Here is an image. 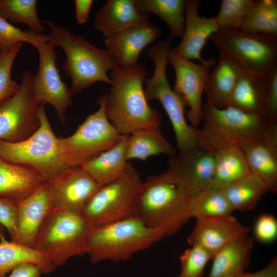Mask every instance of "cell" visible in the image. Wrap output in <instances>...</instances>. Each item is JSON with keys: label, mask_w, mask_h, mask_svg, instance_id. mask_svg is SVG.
I'll return each instance as SVG.
<instances>
[{"label": "cell", "mask_w": 277, "mask_h": 277, "mask_svg": "<svg viewBox=\"0 0 277 277\" xmlns=\"http://www.w3.org/2000/svg\"><path fill=\"white\" fill-rule=\"evenodd\" d=\"M253 243V239L248 234L223 246L212 258L208 277H232L245 271L250 262Z\"/></svg>", "instance_id": "24"}, {"label": "cell", "mask_w": 277, "mask_h": 277, "mask_svg": "<svg viewBox=\"0 0 277 277\" xmlns=\"http://www.w3.org/2000/svg\"><path fill=\"white\" fill-rule=\"evenodd\" d=\"M16 230L12 241L34 248L38 233L54 208L48 182L16 202Z\"/></svg>", "instance_id": "16"}, {"label": "cell", "mask_w": 277, "mask_h": 277, "mask_svg": "<svg viewBox=\"0 0 277 277\" xmlns=\"http://www.w3.org/2000/svg\"><path fill=\"white\" fill-rule=\"evenodd\" d=\"M33 75L30 71L24 72L17 92L0 103V141H22L39 127V105L33 92Z\"/></svg>", "instance_id": "12"}, {"label": "cell", "mask_w": 277, "mask_h": 277, "mask_svg": "<svg viewBox=\"0 0 277 277\" xmlns=\"http://www.w3.org/2000/svg\"><path fill=\"white\" fill-rule=\"evenodd\" d=\"M26 263L36 265L42 273L48 274L56 267L41 252L3 236L0 241V277H6L17 266Z\"/></svg>", "instance_id": "29"}, {"label": "cell", "mask_w": 277, "mask_h": 277, "mask_svg": "<svg viewBox=\"0 0 277 277\" xmlns=\"http://www.w3.org/2000/svg\"><path fill=\"white\" fill-rule=\"evenodd\" d=\"M171 46L169 38L147 48V53L153 62L154 69L152 76L144 80V90L148 101L156 100L162 104L172 126L179 153H182L198 146L199 129L188 123L185 103L171 88L167 78Z\"/></svg>", "instance_id": "6"}, {"label": "cell", "mask_w": 277, "mask_h": 277, "mask_svg": "<svg viewBox=\"0 0 277 277\" xmlns=\"http://www.w3.org/2000/svg\"><path fill=\"white\" fill-rule=\"evenodd\" d=\"M55 46L50 41L37 48L39 54L37 73L33 75L32 89L39 105L48 104L55 109L58 119L65 122L67 109L72 105L70 88L64 83L56 66Z\"/></svg>", "instance_id": "14"}, {"label": "cell", "mask_w": 277, "mask_h": 277, "mask_svg": "<svg viewBox=\"0 0 277 277\" xmlns=\"http://www.w3.org/2000/svg\"><path fill=\"white\" fill-rule=\"evenodd\" d=\"M232 277H277V258L274 256L266 266L259 271H244Z\"/></svg>", "instance_id": "44"}, {"label": "cell", "mask_w": 277, "mask_h": 277, "mask_svg": "<svg viewBox=\"0 0 277 277\" xmlns=\"http://www.w3.org/2000/svg\"><path fill=\"white\" fill-rule=\"evenodd\" d=\"M129 134L122 135L113 146L83 165L100 185L107 184L120 176L128 163L127 149Z\"/></svg>", "instance_id": "27"}, {"label": "cell", "mask_w": 277, "mask_h": 277, "mask_svg": "<svg viewBox=\"0 0 277 277\" xmlns=\"http://www.w3.org/2000/svg\"><path fill=\"white\" fill-rule=\"evenodd\" d=\"M186 0H135L142 13H154L160 17L170 28V38L183 36L185 29Z\"/></svg>", "instance_id": "32"}, {"label": "cell", "mask_w": 277, "mask_h": 277, "mask_svg": "<svg viewBox=\"0 0 277 277\" xmlns=\"http://www.w3.org/2000/svg\"><path fill=\"white\" fill-rule=\"evenodd\" d=\"M161 34V28L148 19L110 37L104 44L120 67L134 65L142 51Z\"/></svg>", "instance_id": "19"}, {"label": "cell", "mask_w": 277, "mask_h": 277, "mask_svg": "<svg viewBox=\"0 0 277 277\" xmlns=\"http://www.w3.org/2000/svg\"><path fill=\"white\" fill-rule=\"evenodd\" d=\"M192 217L231 214L234 210L222 189L208 186L191 200Z\"/></svg>", "instance_id": "34"}, {"label": "cell", "mask_w": 277, "mask_h": 277, "mask_svg": "<svg viewBox=\"0 0 277 277\" xmlns=\"http://www.w3.org/2000/svg\"><path fill=\"white\" fill-rule=\"evenodd\" d=\"M148 17L137 10L135 0H108L96 12L93 26L107 38Z\"/></svg>", "instance_id": "22"}, {"label": "cell", "mask_w": 277, "mask_h": 277, "mask_svg": "<svg viewBox=\"0 0 277 277\" xmlns=\"http://www.w3.org/2000/svg\"><path fill=\"white\" fill-rule=\"evenodd\" d=\"M202 122V127L199 129L198 147L213 155L220 150L241 148L264 138L271 127L276 125L235 107L220 108L207 102L203 104Z\"/></svg>", "instance_id": "3"}, {"label": "cell", "mask_w": 277, "mask_h": 277, "mask_svg": "<svg viewBox=\"0 0 277 277\" xmlns=\"http://www.w3.org/2000/svg\"><path fill=\"white\" fill-rule=\"evenodd\" d=\"M255 238L263 243H270L277 238V221L270 214H262L256 219L253 227Z\"/></svg>", "instance_id": "41"}, {"label": "cell", "mask_w": 277, "mask_h": 277, "mask_svg": "<svg viewBox=\"0 0 277 277\" xmlns=\"http://www.w3.org/2000/svg\"><path fill=\"white\" fill-rule=\"evenodd\" d=\"M22 45V43H19L0 53V103L13 95L20 88V84L12 79L11 70Z\"/></svg>", "instance_id": "38"}, {"label": "cell", "mask_w": 277, "mask_h": 277, "mask_svg": "<svg viewBox=\"0 0 277 277\" xmlns=\"http://www.w3.org/2000/svg\"><path fill=\"white\" fill-rule=\"evenodd\" d=\"M253 0H222L215 16L220 29L241 30L254 5Z\"/></svg>", "instance_id": "36"}, {"label": "cell", "mask_w": 277, "mask_h": 277, "mask_svg": "<svg viewBox=\"0 0 277 277\" xmlns=\"http://www.w3.org/2000/svg\"><path fill=\"white\" fill-rule=\"evenodd\" d=\"M165 236L160 230L134 216L91 227L85 253L91 261H125L150 248Z\"/></svg>", "instance_id": "5"}, {"label": "cell", "mask_w": 277, "mask_h": 277, "mask_svg": "<svg viewBox=\"0 0 277 277\" xmlns=\"http://www.w3.org/2000/svg\"><path fill=\"white\" fill-rule=\"evenodd\" d=\"M146 74L141 63L111 70L109 73L111 87L98 98L103 103L108 119L121 135L162 125L160 113L149 105L145 93Z\"/></svg>", "instance_id": "1"}, {"label": "cell", "mask_w": 277, "mask_h": 277, "mask_svg": "<svg viewBox=\"0 0 277 277\" xmlns=\"http://www.w3.org/2000/svg\"><path fill=\"white\" fill-rule=\"evenodd\" d=\"M49 28L50 41L65 51L66 59L63 68L71 80L69 88L73 95L96 82L112 84L108 72L120 67L107 49L98 48L81 35L70 32L66 27L44 21Z\"/></svg>", "instance_id": "4"}, {"label": "cell", "mask_w": 277, "mask_h": 277, "mask_svg": "<svg viewBox=\"0 0 277 277\" xmlns=\"http://www.w3.org/2000/svg\"><path fill=\"white\" fill-rule=\"evenodd\" d=\"M35 0H0V14L12 24H24L30 30L41 33L45 29L36 11Z\"/></svg>", "instance_id": "35"}, {"label": "cell", "mask_w": 277, "mask_h": 277, "mask_svg": "<svg viewBox=\"0 0 277 277\" xmlns=\"http://www.w3.org/2000/svg\"><path fill=\"white\" fill-rule=\"evenodd\" d=\"M192 197L168 168L143 182L135 216L165 236L172 235L192 217Z\"/></svg>", "instance_id": "2"}, {"label": "cell", "mask_w": 277, "mask_h": 277, "mask_svg": "<svg viewBox=\"0 0 277 277\" xmlns=\"http://www.w3.org/2000/svg\"><path fill=\"white\" fill-rule=\"evenodd\" d=\"M264 117L269 124H277V67L267 73Z\"/></svg>", "instance_id": "40"}, {"label": "cell", "mask_w": 277, "mask_h": 277, "mask_svg": "<svg viewBox=\"0 0 277 277\" xmlns=\"http://www.w3.org/2000/svg\"><path fill=\"white\" fill-rule=\"evenodd\" d=\"M222 189L233 210L241 211L254 209L269 192L264 182L251 172Z\"/></svg>", "instance_id": "30"}, {"label": "cell", "mask_w": 277, "mask_h": 277, "mask_svg": "<svg viewBox=\"0 0 277 277\" xmlns=\"http://www.w3.org/2000/svg\"><path fill=\"white\" fill-rule=\"evenodd\" d=\"M195 219V224L187 242L191 246L202 247L212 257L225 245L248 234L251 230L231 214Z\"/></svg>", "instance_id": "17"}, {"label": "cell", "mask_w": 277, "mask_h": 277, "mask_svg": "<svg viewBox=\"0 0 277 277\" xmlns=\"http://www.w3.org/2000/svg\"><path fill=\"white\" fill-rule=\"evenodd\" d=\"M243 70L231 56L220 52L218 62L210 72L206 83L207 102L220 108L229 106L231 94Z\"/></svg>", "instance_id": "23"}, {"label": "cell", "mask_w": 277, "mask_h": 277, "mask_svg": "<svg viewBox=\"0 0 277 277\" xmlns=\"http://www.w3.org/2000/svg\"><path fill=\"white\" fill-rule=\"evenodd\" d=\"M91 229L81 213L54 208L38 233L34 248L56 268L85 253Z\"/></svg>", "instance_id": "8"}, {"label": "cell", "mask_w": 277, "mask_h": 277, "mask_svg": "<svg viewBox=\"0 0 277 277\" xmlns=\"http://www.w3.org/2000/svg\"><path fill=\"white\" fill-rule=\"evenodd\" d=\"M48 183L54 208L79 213L102 186L81 166L70 167Z\"/></svg>", "instance_id": "15"}, {"label": "cell", "mask_w": 277, "mask_h": 277, "mask_svg": "<svg viewBox=\"0 0 277 277\" xmlns=\"http://www.w3.org/2000/svg\"><path fill=\"white\" fill-rule=\"evenodd\" d=\"M199 0L186 1L185 8V29L182 40L176 47L171 49L175 55L192 61H205L202 51L207 41L219 29L215 17H201L198 9Z\"/></svg>", "instance_id": "20"}, {"label": "cell", "mask_w": 277, "mask_h": 277, "mask_svg": "<svg viewBox=\"0 0 277 277\" xmlns=\"http://www.w3.org/2000/svg\"><path fill=\"white\" fill-rule=\"evenodd\" d=\"M209 39L245 70L266 73L277 67V37L219 29Z\"/></svg>", "instance_id": "11"}, {"label": "cell", "mask_w": 277, "mask_h": 277, "mask_svg": "<svg viewBox=\"0 0 277 277\" xmlns=\"http://www.w3.org/2000/svg\"><path fill=\"white\" fill-rule=\"evenodd\" d=\"M42 273L41 269L36 265L26 263L14 268L8 277H41Z\"/></svg>", "instance_id": "43"}, {"label": "cell", "mask_w": 277, "mask_h": 277, "mask_svg": "<svg viewBox=\"0 0 277 277\" xmlns=\"http://www.w3.org/2000/svg\"><path fill=\"white\" fill-rule=\"evenodd\" d=\"M89 115L71 135L58 137L61 153L69 167L82 166L120 140V134L108 119L103 102Z\"/></svg>", "instance_id": "10"}, {"label": "cell", "mask_w": 277, "mask_h": 277, "mask_svg": "<svg viewBox=\"0 0 277 277\" xmlns=\"http://www.w3.org/2000/svg\"><path fill=\"white\" fill-rule=\"evenodd\" d=\"M250 171L259 177L269 192H277V125L262 138L241 147Z\"/></svg>", "instance_id": "21"}, {"label": "cell", "mask_w": 277, "mask_h": 277, "mask_svg": "<svg viewBox=\"0 0 277 277\" xmlns=\"http://www.w3.org/2000/svg\"><path fill=\"white\" fill-rule=\"evenodd\" d=\"M143 182L136 169L128 163L120 176L100 187L81 214L91 227L135 216Z\"/></svg>", "instance_id": "9"}, {"label": "cell", "mask_w": 277, "mask_h": 277, "mask_svg": "<svg viewBox=\"0 0 277 277\" xmlns=\"http://www.w3.org/2000/svg\"><path fill=\"white\" fill-rule=\"evenodd\" d=\"M93 1L75 0V17L78 24L86 23L88 19Z\"/></svg>", "instance_id": "45"}, {"label": "cell", "mask_w": 277, "mask_h": 277, "mask_svg": "<svg viewBox=\"0 0 277 277\" xmlns=\"http://www.w3.org/2000/svg\"><path fill=\"white\" fill-rule=\"evenodd\" d=\"M50 39L49 34L37 33L30 30L23 31L0 14V46L3 50L23 42L31 44L37 49L49 42Z\"/></svg>", "instance_id": "37"}, {"label": "cell", "mask_w": 277, "mask_h": 277, "mask_svg": "<svg viewBox=\"0 0 277 277\" xmlns=\"http://www.w3.org/2000/svg\"><path fill=\"white\" fill-rule=\"evenodd\" d=\"M241 31L277 37V1H255Z\"/></svg>", "instance_id": "33"}, {"label": "cell", "mask_w": 277, "mask_h": 277, "mask_svg": "<svg viewBox=\"0 0 277 277\" xmlns=\"http://www.w3.org/2000/svg\"><path fill=\"white\" fill-rule=\"evenodd\" d=\"M4 50H3V49L2 48L1 46H0V53H1V52H2L3 51H4Z\"/></svg>", "instance_id": "46"}, {"label": "cell", "mask_w": 277, "mask_h": 277, "mask_svg": "<svg viewBox=\"0 0 277 277\" xmlns=\"http://www.w3.org/2000/svg\"><path fill=\"white\" fill-rule=\"evenodd\" d=\"M38 115L39 127L27 139L17 143L0 141V157L33 170L48 182L70 167L62 159L59 138L51 128L44 105L39 106Z\"/></svg>", "instance_id": "7"}, {"label": "cell", "mask_w": 277, "mask_h": 277, "mask_svg": "<svg viewBox=\"0 0 277 277\" xmlns=\"http://www.w3.org/2000/svg\"><path fill=\"white\" fill-rule=\"evenodd\" d=\"M165 154L175 155L174 146L163 134L160 127L140 129L129 134L127 159L145 161L150 156Z\"/></svg>", "instance_id": "28"}, {"label": "cell", "mask_w": 277, "mask_h": 277, "mask_svg": "<svg viewBox=\"0 0 277 277\" xmlns=\"http://www.w3.org/2000/svg\"><path fill=\"white\" fill-rule=\"evenodd\" d=\"M214 174L209 186L223 189L250 172L240 147H233L220 150L214 154Z\"/></svg>", "instance_id": "31"}, {"label": "cell", "mask_w": 277, "mask_h": 277, "mask_svg": "<svg viewBox=\"0 0 277 277\" xmlns=\"http://www.w3.org/2000/svg\"><path fill=\"white\" fill-rule=\"evenodd\" d=\"M267 73L244 69L232 91L229 106L264 118Z\"/></svg>", "instance_id": "25"}, {"label": "cell", "mask_w": 277, "mask_h": 277, "mask_svg": "<svg viewBox=\"0 0 277 277\" xmlns=\"http://www.w3.org/2000/svg\"><path fill=\"white\" fill-rule=\"evenodd\" d=\"M169 62L173 67L175 75L173 90L189 107L187 118L191 125L196 127L202 121V96L211 68L215 64L216 59L211 57L195 63L170 51Z\"/></svg>", "instance_id": "13"}, {"label": "cell", "mask_w": 277, "mask_h": 277, "mask_svg": "<svg viewBox=\"0 0 277 277\" xmlns=\"http://www.w3.org/2000/svg\"><path fill=\"white\" fill-rule=\"evenodd\" d=\"M16 222V202L0 197V224L8 231L11 241L15 235Z\"/></svg>", "instance_id": "42"}, {"label": "cell", "mask_w": 277, "mask_h": 277, "mask_svg": "<svg viewBox=\"0 0 277 277\" xmlns=\"http://www.w3.org/2000/svg\"><path fill=\"white\" fill-rule=\"evenodd\" d=\"M212 255L201 247L193 245L180 256L181 271L177 277H203Z\"/></svg>", "instance_id": "39"}, {"label": "cell", "mask_w": 277, "mask_h": 277, "mask_svg": "<svg viewBox=\"0 0 277 277\" xmlns=\"http://www.w3.org/2000/svg\"><path fill=\"white\" fill-rule=\"evenodd\" d=\"M45 182L33 170L14 164L0 157V197L18 202Z\"/></svg>", "instance_id": "26"}, {"label": "cell", "mask_w": 277, "mask_h": 277, "mask_svg": "<svg viewBox=\"0 0 277 277\" xmlns=\"http://www.w3.org/2000/svg\"><path fill=\"white\" fill-rule=\"evenodd\" d=\"M168 168L193 196L210 184L214 156L197 146L170 157Z\"/></svg>", "instance_id": "18"}]
</instances>
